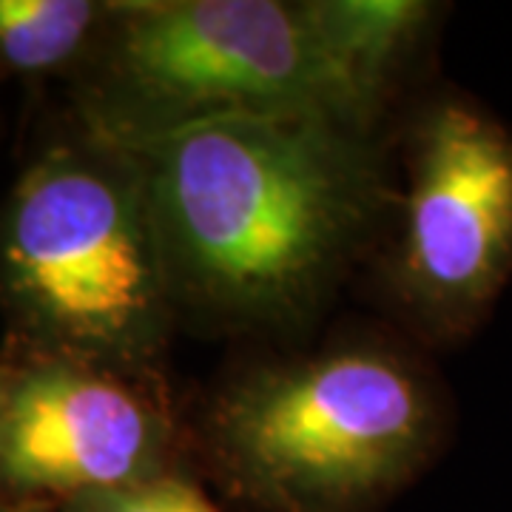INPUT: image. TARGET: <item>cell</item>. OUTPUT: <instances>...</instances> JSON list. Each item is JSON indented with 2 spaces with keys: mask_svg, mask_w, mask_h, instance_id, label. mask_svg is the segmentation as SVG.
Segmentation results:
<instances>
[{
  "mask_svg": "<svg viewBox=\"0 0 512 512\" xmlns=\"http://www.w3.org/2000/svg\"><path fill=\"white\" fill-rule=\"evenodd\" d=\"M120 148L140 157L168 279L242 316L302 308L379 202L356 123L325 111L225 114Z\"/></svg>",
  "mask_w": 512,
  "mask_h": 512,
  "instance_id": "obj_1",
  "label": "cell"
},
{
  "mask_svg": "<svg viewBox=\"0 0 512 512\" xmlns=\"http://www.w3.org/2000/svg\"><path fill=\"white\" fill-rule=\"evenodd\" d=\"M436 404L402 359L333 350L237 384L217 410L228 467L282 512H350L399 487L436 439Z\"/></svg>",
  "mask_w": 512,
  "mask_h": 512,
  "instance_id": "obj_2",
  "label": "cell"
},
{
  "mask_svg": "<svg viewBox=\"0 0 512 512\" xmlns=\"http://www.w3.org/2000/svg\"><path fill=\"white\" fill-rule=\"evenodd\" d=\"M168 282L137 174L74 148L23 174L0 225V291L37 336L134 356L157 339Z\"/></svg>",
  "mask_w": 512,
  "mask_h": 512,
  "instance_id": "obj_3",
  "label": "cell"
},
{
  "mask_svg": "<svg viewBox=\"0 0 512 512\" xmlns=\"http://www.w3.org/2000/svg\"><path fill=\"white\" fill-rule=\"evenodd\" d=\"M117 143L225 114L325 111L362 123L367 109L333 69L302 3H140L114 49Z\"/></svg>",
  "mask_w": 512,
  "mask_h": 512,
  "instance_id": "obj_4",
  "label": "cell"
},
{
  "mask_svg": "<svg viewBox=\"0 0 512 512\" xmlns=\"http://www.w3.org/2000/svg\"><path fill=\"white\" fill-rule=\"evenodd\" d=\"M399 274L447 328L476 322L512 274V134L487 111L444 100L419 131Z\"/></svg>",
  "mask_w": 512,
  "mask_h": 512,
  "instance_id": "obj_5",
  "label": "cell"
},
{
  "mask_svg": "<svg viewBox=\"0 0 512 512\" xmlns=\"http://www.w3.org/2000/svg\"><path fill=\"white\" fill-rule=\"evenodd\" d=\"M163 424L114 379L52 362L20 373L0 402V478L18 490H111L160 476Z\"/></svg>",
  "mask_w": 512,
  "mask_h": 512,
  "instance_id": "obj_6",
  "label": "cell"
},
{
  "mask_svg": "<svg viewBox=\"0 0 512 512\" xmlns=\"http://www.w3.org/2000/svg\"><path fill=\"white\" fill-rule=\"evenodd\" d=\"M302 6L333 69L367 111L430 18V3L416 0H311Z\"/></svg>",
  "mask_w": 512,
  "mask_h": 512,
  "instance_id": "obj_7",
  "label": "cell"
},
{
  "mask_svg": "<svg viewBox=\"0 0 512 512\" xmlns=\"http://www.w3.org/2000/svg\"><path fill=\"white\" fill-rule=\"evenodd\" d=\"M100 18L89 0H0V63L43 72L66 63Z\"/></svg>",
  "mask_w": 512,
  "mask_h": 512,
  "instance_id": "obj_8",
  "label": "cell"
},
{
  "mask_svg": "<svg viewBox=\"0 0 512 512\" xmlns=\"http://www.w3.org/2000/svg\"><path fill=\"white\" fill-rule=\"evenodd\" d=\"M66 512H222L180 478L154 476L111 490L74 495Z\"/></svg>",
  "mask_w": 512,
  "mask_h": 512,
  "instance_id": "obj_9",
  "label": "cell"
},
{
  "mask_svg": "<svg viewBox=\"0 0 512 512\" xmlns=\"http://www.w3.org/2000/svg\"><path fill=\"white\" fill-rule=\"evenodd\" d=\"M3 393H6V387H3V379H0V402H3Z\"/></svg>",
  "mask_w": 512,
  "mask_h": 512,
  "instance_id": "obj_10",
  "label": "cell"
}]
</instances>
